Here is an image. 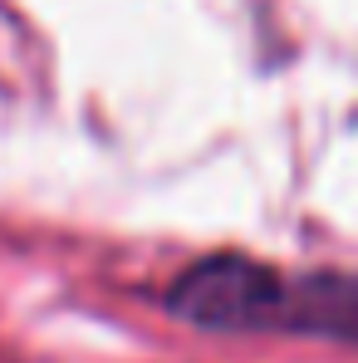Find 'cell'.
Returning <instances> with one entry per match:
<instances>
[{
    "mask_svg": "<svg viewBox=\"0 0 358 363\" xmlns=\"http://www.w3.org/2000/svg\"><path fill=\"white\" fill-rule=\"evenodd\" d=\"M167 309L221 334H314L358 344V275H285L250 255H206L167 285Z\"/></svg>",
    "mask_w": 358,
    "mask_h": 363,
    "instance_id": "obj_1",
    "label": "cell"
}]
</instances>
